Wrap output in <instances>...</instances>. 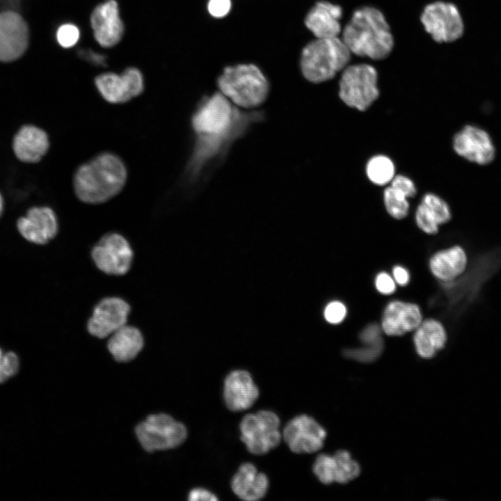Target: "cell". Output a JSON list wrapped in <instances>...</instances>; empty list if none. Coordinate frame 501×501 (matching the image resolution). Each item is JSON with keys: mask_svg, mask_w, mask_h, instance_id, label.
Here are the masks:
<instances>
[{"mask_svg": "<svg viewBox=\"0 0 501 501\" xmlns=\"http://www.w3.org/2000/svg\"><path fill=\"white\" fill-rule=\"evenodd\" d=\"M127 171L122 160L111 152H102L81 165L73 177L77 198L88 204L104 202L122 189Z\"/></svg>", "mask_w": 501, "mask_h": 501, "instance_id": "obj_1", "label": "cell"}, {"mask_svg": "<svg viewBox=\"0 0 501 501\" xmlns=\"http://www.w3.org/2000/svg\"><path fill=\"white\" fill-rule=\"evenodd\" d=\"M230 8V0H209L207 4L209 14L217 18L227 15Z\"/></svg>", "mask_w": 501, "mask_h": 501, "instance_id": "obj_37", "label": "cell"}, {"mask_svg": "<svg viewBox=\"0 0 501 501\" xmlns=\"http://www.w3.org/2000/svg\"><path fill=\"white\" fill-rule=\"evenodd\" d=\"M383 348L384 344L363 345L361 347L346 349L344 353L346 357L351 359L363 363H369L374 361L380 356Z\"/></svg>", "mask_w": 501, "mask_h": 501, "instance_id": "obj_31", "label": "cell"}, {"mask_svg": "<svg viewBox=\"0 0 501 501\" xmlns=\"http://www.w3.org/2000/svg\"><path fill=\"white\" fill-rule=\"evenodd\" d=\"M29 45V29L17 12L0 13V61L12 62L21 57Z\"/></svg>", "mask_w": 501, "mask_h": 501, "instance_id": "obj_13", "label": "cell"}, {"mask_svg": "<svg viewBox=\"0 0 501 501\" xmlns=\"http://www.w3.org/2000/svg\"><path fill=\"white\" fill-rule=\"evenodd\" d=\"M374 283L376 290L381 294L390 295L396 290L394 278L386 272L379 273L375 278Z\"/></svg>", "mask_w": 501, "mask_h": 501, "instance_id": "obj_35", "label": "cell"}, {"mask_svg": "<svg viewBox=\"0 0 501 501\" xmlns=\"http://www.w3.org/2000/svg\"><path fill=\"white\" fill-rule=\"evenodd\" d=\"M19 234L27 241L45 244L52 239L58 231V221L54 211L48 206L31 207L17 221Z\"/></svg>", "mask_w": 501, "mask_h": 501, "instance_id": "obj_16", "label": "cell"}, {"mask_svg": "<svg viewBox=\"0 0 501 501\" xmlns=\"http://www.w3.org/2000/svg\"><path fill=\"white\" fill-rule=\"evenodd\" d=\"M80 37L79 28L71 23L62 24L56 31V40L63 48H70L74 46Z\"/></svg>", "mask_w": 501, "mask_h": 501, "instance_id": "obj_32", "label": "cell"}, {"mask_svg": "<svg viewBox=\"0 0 501 501\" xmlns=\"http://www.w3.org/2000/svg\"><path fill=\"white\" fill-rule=\"evenodd\" d=\"M341 39L351 53L374 60L386 58L394 45L384 15L378 9L369 6L353 13Z\"/></svg>", "mask_w": 501, "mask_h": 501, "instance_id": "obj_2", "label": "cell"}, {"mask_svg": "<svg viewBox=\"0 0 501 501\" xmlns=\"http://www.w3.org/2000/svg\"><path fill=\"white\" fill-rule=\"evenodd\" d=\"M325 429L305 414L292 418L285 427L283 437L290 450L296 454H310L322 448Z\"/></svg>", "mask_w": 501, "mask_h": 501, "instance_id": "obj_12", "label": "cell"}, {"mask_svg": "<svg viewBox=\"0 0 501 501\" xmlns=\"http://www.w3.org/2000/svg\"><path fill=\"white\" fill-rule=\"evenodd\" d=\"M312 470L324 484H346L356 478L360 472L359 464L345 450L337 451L332 456L319 454L315 461Z\"/></svg>", "mask_w": 501, "mask_h": 501, "instance_id": "obj_17", "label": "cell"}, {"mask_svg": "<svg viewBox=\"0 0 501 501\" xmlns=\"http://www.w3.org/2000/svg\"><path fill=\"white\" fill-rule=\"evenodd\" d=\"M450 218V209L446 202L430 193L424 196L415 215L418 227L429 234H436L439 225L447 223Z\"/></svg>", "mask_w": 501, "mask_h": 501, "instance_id": "obj_24", "label": "cell"}, {"mask_svg": "<svg viewBox=\"0 0 501 501\" xmlns=\"http://www.w3.org/2000/svg\"><path fill=\"white\" fill-rule=\"evenodd\" d=\"M408 196L401 190L389 186L383 192V200L388 213L395 219L405 218L409 211Z\"/></svg>", "mask_w": 501, "mask_h": 501, "instance_id": "obj_29", "label": "cell"}, {"mask_svg": "<svg viewBox=\"0 0 501 501\" xmlns=\"http://www.w3.org/2000/svg\"><path fill=\"white\" fill-rule=\"evenodd\" d=\"M110 336L107 344L108 349L118 362H128L134 359L144 344L141 331L137 328L127 324Z\"/></svg>", "mask_w": 501, "mask_h": 501, "instance_id": "obj_27", "label": "cell"}, {"mask_svg": "<svg viewBox=\"0 0 501 501\" xmlns=\"http://www.w3.org/2000/svg\"><path fill=\"white\" fill-rule=\"evenodd\" d=\"M129 311V304L123 299L105 298L95 307L88 321V331L98 338L108 337L126 324Z\"/></svg>", "mask_w": 501, "mask_h": 501, "instance_id": "obj_14", "label": "cell"}, {"mask_svg": "<svg viewBox=\"0 0 501 501\" xmlns=\"http://www.w3.org/2000/svg\"><path fill=\"white\" fill-rule=\"evenodd\" d=\"M447 334L443 324L427 319L414 331L413 342L418 354L423 358L434 357L445 345Z\"/></svg>", "mask_w": 501, "mask_h": 501, "instance_id": "obj_26", "label": "cell"}, {"mask_svg": "<svg viewBox=\"0 0 501 501\" xmlns=\"http://www.w3.org/2000/svg\"><path fill=\"white\" fill-rule=\"evenodd\" d=\"M102 97L111 104H122L141 95L144 90L141 72L136 67L127 68L121 74L106 72L95 79Z\"/></svg>", "mask_w": 501, "mask_h": 501, "instance_id": "obj_11", "label": "cell"}, {"mask_svg": "<svg viewBox=\"0 0 501 501\" xmlns=\"http://www.w3.org/2000/svg\"><path fill=\"white\" fill-rule=\"evenodd\" d=\"M19 369V360L13 351L3 352L0 348V384L15 376Z\"/></svg>", "mask_w": 501, "mask_h": 501, "instance_id": "obj_30", "label": "cell"}, {"mask_svg": "<svg viewBox=\"0 0 501 501\" xmlns=\"http://www.w3.org/2000/svg\"><path fill=\"white\" fill-rule=\"evenodd\" d=\"M237 112L221 93L207 99L192 118V126L199 136H224L231 132Z\"/></svg>", "mask_w": 501, "mask_h": 501, "instance_id": "obj_8", "label": "cell"}, {"mask_svg": "<svg viewBox=\"0 0 501 501\" xmlns=\"http://www.w3.org/2000/svg\"><path fill=\"white\" fill-rule=\"evenodd\" d=\"M390 185L404 192L408 198L414 197L416 194V188L413 182L406 176L402 175H395Z\"/></svg>", "mask_w": 501, "mask_h": 501, "instance_id": "obj_36", "label": "cell"}, {"mask_svg": "<svg viewBox=\"0 0 501 501\" xmlns=\"http://www.w3.org/2000/svg\"><path fill=\"white\" fill-rule=\"evenodd\" d=\"M269 479L265 474L259 472L251 463L240 466L231 481L234 493L240 499L255 501L262 499L267 494Z\"/></svg>", "mask_w": 501, "mask_h": 501, "instance_id": "obj_23", "label": "cell"}, {"mask_svg": "<svg viewBox=\"0 0 501 501\" xmlns=\"http://www.w3.org/2000/svg\"><path fill=\"white\" fill-rule=\"evenodd\" d=\"M5 208V199L2 194V193L0 191V218L2 216L3 211Z\"/></svg>", "mask_w": 501, "mask_h": 501, "instance_id": "obj_41", "label": "cell"}, {"mask_svg": "<svg viewBox=\"0 0 501 501\" xmlns=\"http://www.w3.org/2000/svg\"><path fill=\"white\" fill-rule=\"evenodd\" d=\"M453 147L458 154L479 164L490 162L495 154L488 134L474 126H466L458 132L454 138Z\"/></svg>", "mask_w": 501, "mask_h": 501, "instance_id": "obj_21", "label": "cell"}, {"mask_svg": "<svg viewBox=\"0 0 501 501\" xmlns=\"http://www.w3.org/2000/svg\"><path fill=\"white\" fill-rule=\"evenodd\" d=\"M377 72L368 64L347 66L340 80L339 96L348 106L365 111L378 98Z\"/></svg>", "mask_w": 501, "mask_h": 501, "instance_id": "obj_5", "label": "cell"}, {"mask_svg": "<svg viewBox=\"0 0 501 501\" xmlns=\"http://www.w3.org/2000/svg\"><path fill=\"white\" fill-rule=\"evenodd\" d=\"M350 58V51L338 37L316 38L303 48L301 67L306 79L320 83L343 70Z\"/></svg>", "mask_w": 501, "mask_h": 501, "instance_id": "obj_3", "label": "cell"}, {"mask_svg": "<svg viewBox=\"0 0 501 501\" xmlns=\"http://www.w3.org/2000/svg\"><path fill=\"white\" fill-rule=\"evenodd\" d=\"M135 432L143 449L149 452L175 448L187 436L183 424L164 413L149 415L136 426Z\"/></svg>", "mask_w": 501, "mask_h": 501, "instance_id": "obj_7", "label": "cell"}, {"mask_svg": "<svg viewBox=\"0 0 501 501\" xmlns=\"http://www.w3.org/2000/svg\"><path fill=\"white\" fill-rule=\"evenodd\" d=\"M422 321V312L417 304L395 300L385 306L381 328L388 336H401L414 331Z\"/></svg>", "mask_w": 501, "mask_h": 501, "instance_id": "obj_20", "label": "cell"}, {"mask_svg": "<svg viewBox=\"0 0 501 501\" xmlns=\"http://www.w3.org/2000/svg\"><path fill=\"white\" fill-rule=\"evenodd\" d=\"M366 174L372 183L383 186L390 183L395 177V165L389 157L376 155L368 161Z\"/></svg>", "mask_w": 501, "mask_h": 501, "instance_id": "obj_28", "label": "cell"}, {"mask_svg": "<svg viewBox=\"0 0 501 501\" xmlns=\"http://www.w3.org/2000/svg\"><path fill=\"white\" fill-rule=\"evenodd\" d=\"M280 419L273 411L262 410L246 415L239 424L241 440L255 455L267 454L280 443Z\"/></svg>", "mask_w": 501, "mask_h": 501, "instance_id": "obj_6", "label": "cell"}, {"mask_svg": "<svg viewBox=\"0 0 501 501\" xmlns=\"http://www.w3.org/2000/svg\"><path fill=\"white\" fill-rule=\"evenodd\" d=\"M11 147L16 159L26 164H37L43 160L50 149V138L45 129L28 123L14 134Z\"/></svg>", "mask_w": 501, "mask_h": 501, "instance_id": "obj_15", "label": "cell"}, {"mask_svg": "<svg viewBox=\"0 0 501 501\" xmlns=\"http://www.w3.org/2000/svg\"><path fill=\"white\" fill-rule=\"evenodd\" d=\"M91 256L100 270L107 274L120 276L129 271L133 251L127 239L121 234L109 233L95 244Z\"/></svg>", "mask_w": 501, "mask_h": 501, "instance_id": "obj_10", "label": "cell"}, {"mask_svg": "<svg viewBox=\"0 0 501 501\" xmlns=\"http://www.w3.org/2000/svg\"><path fill=\"white\" fill-rule=\"evenodd\" d=\"M217 83L221 93L229 100L247 109L263 103L269 92L266 77L253 64L226 67Z\"/></svg>", "mask_w": 501, "mask_h": 501, "instance_id": "obj_4", "label": "cell"}, {"mask_svg": "<svg viewBox=\"0 0 501 501\" xmlns=\"http://www.w3.org/2000/svg\"><path fill=\"white\" fill-rule=\"evenodd\" d=\"M78 55L84 61L95 66H104L106 63L105 55L90 49H81L78 51Z\"/></svg>", "mask_w": 501, "mask_h": 501, "instance_id": "obj_38", "label": "cell"}, {"mask_svg": "<svg viewBox=\"0 0 501 501\" xmlns=\"http://www.w3.org/2000/svg\"><path fill=\"white\" fill-rule=\"evenodd\" d=\"M188 500L190 501L198 500H217L218 498L209 491L202 488H196L191 490L189 494Z\"/></svg>", "mask_w": 501, "mask_h": 501, "instance_id": "obj_39", "label": "cell"}, {"mask_svg": "<svg viewBox=\"0 0 501 501\" xmlns=\"http://www.w3.org/2000/svg\"><path fill=\"white\" fill-rule=\"evenodd\" d=\"M427 33L437 42H452L463 32V24L457 8L452 3L436 1L427 5L420 17Z\"/></svg>", "mask_w": 501, "mask_h": 501, "instance_id": "obj_9", "label": "cell"}, {"mask_svg": "<svg viewBox=\"0 0 501 501\" xmlns=\"http://www.w3.org/2000/svg\"><path fill=\"white\" fill-rule=\"evenodd\" d=\"M259 395V389L247 371L234 370L225 377L223 399L226 406L231 411L239 412L248 409Z\"/></svg>", "mask_w": 501, "mask_h": 501, "instance_id": "obj_19", "label": "cell"}, {"mask_svg": "<svg viewBox=\"0 0 501 501\" xmlns=\"http://www.w3.org/2000/svg\"><path fill=\"white\" fill-rule=\"evenodd\" d=\"M347 313L345 305L340 301H333L324 309L325 319L330 324H337L344 321Z\"/></svg>", "mask_w": 501, "mask_h": 501, "instance_id": "obj_34", "label": "cell"}, {"mask_svg": "<svg viewBox=\"0 0 501 501\" xmlns=\"http://www.w3.org/2000/svg\"><path fill=\"white\" fill-rule=\"evenodd\" d=\"M342 15L340 6L319 1L307 14L305 24L316 38H335L341 31Z\"/></svg>", "mask_w": 501, "mask_h": 501, "instance_id": "obj_22", "label": "cell"}, {"mask_svg": "<svg viewBox=\"0 0 501 501\" xmlns=\"http://www.w3.org/2000/svg\"><path fill=\"white\" fill-rule=\"evenodd\" d=\"M429 269L435 278L448 283L460 276L467 267V256L459 246L439 250L429 259Z\"/></svg>", "mask_w": 501, "mask_h": 501, "instance_id": "obj_25", "label": "cell"}, {"mask_svg": "<svg viewBox=\"0 0 501 501\" xmlns=\"http://www.w3.org/2000/svg\"><path fill=\"white\" fill-rule=\"evenodd\" d=\"M90 24L96 41L104 47L116 45L122 38L124 25L115 0H107L93 10Z\"/></svg>", "mask_w": 501, "mask_h": 501, "instance_id": "obj_18", "label": "cell"}, {"mask_svg": "<svg viewBox=\"0 0 501 501\" xmlns=\"http://www.w3.org/2000/svg\"><path fill=\"white\" fill-rule=\"evenodd\" d=\"M392 276L397 284L406 285L410 280V274L407 269L401 266H395L392 269Z\"/></svg>", "mask_w": 501, "mask_h": 501, "instance_id": "obj_40", "label": "cell"}, {"mask_svg": "<svg viewBox=\"0 0 501 501\" xmlns=\"http://www.w3.org/2000/svg\"><path fill=\"white\" fill-rule=\"evenodd\" d=\"M381 326L376 323H372L362 330L359 338L363 345H382L384 344Z\"/></svg>", "mask_w": 501, "mask_h": 501, "instance_id": "obj_33", "label": "cell"}]
</instances>
